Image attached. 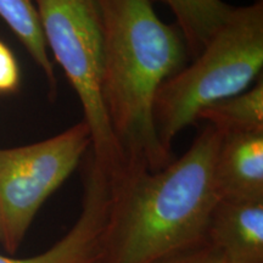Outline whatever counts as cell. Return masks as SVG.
I'll return each mask as SVG.
<instances>
[{
  "instance_id": "obj_1",
  "label": "cell",
  "mask_w": 263,
  "mask_h": 263,
  "mask_svg": "<svg viewBox=\"0 0 263 263\" xmlns=\"http://www.w3.org/2000/svg\"><path fill=\"white\" fill-rule=\"evenodd\" d=\"M223 134L211 124L178 160L159 171L114 176L103 263H157L207 242L219 195L215 162Z\"/></svg>"
},
{
  "instance_id": "obj_2",
  "label": "cell",
  "mask_w": 263,
  "mask_h": 263,
  "mask_svg": "<svg viewBox=\"0 0 263 263\" xmlns=\"http://www.w3.org/2000/svg\"><path fill=\"white\" fill-rule=\"evenodd\" d=\"M103 22V98L123 172L159 171L172 153L157 136V91L185 66L188 49L178 27L157 17L150 0H98Z\"/></svg>"
},
{
  "instance_id": "obj_3",
  "label": "cell",
  "mask_w": 263,
  "mask_h": 263,
  "mask_svg": "<svg viewBox=\"0 0 263 263\" xmlns=\"http://www.w3.org/2000/svg\"><path fill=\"white\" fill-rule=\"evenodd\" d=\"M263 2L233 8L229 17L194 61L161 85L154 121L157 136L172 153V141L197 122L203 108L232 98L262 76Z\"/></svg>"
},
{
  "instance_id": "obj_4",
  "label": "cell",
  "mask_w": 263,
  "mask_h": 263,
  "mask_svg": "<svg viewBox=\"0 0 263 263\" xmlns=\"http://www.w3.org/2000/svg\"><path fill=\"white\" fill-rule=\"evenodd\" d=\"M47 48L61 66L83 108L91 159L111 173L123 162L103 98L104 37L98 0H34Z\"/></svg>"
},
{
  "instance_id": "obj_5",
  "label": "cell",
  "mask_w": 263,
  "mask_h": 263,
  "mask_svg": "<svg viewBox=\"0 0 263 263\" xmlns=\"http://www.w3.org/2000/svg\"><path fill=\"white\" fill-rule=\"evenodd\" d=\"M90 147L84 121L49 139L0 149V244L14 254L39 209Z\"/></svg>"
},
{
  "instance_id": "obj_6",
  "label": "cell",
  "mask_w": 263,
  "mask_h": 263,
  "mask_svg": "<svg viewBox=\"0 0 263 263\" xmlns=\"http://www.w3.org/2000/svg\"><path fill=\"white\" fill-rule=\"evenodd\" d=\"M114 176L90 157L77 221L50 249L28 258L0 255V263H103L112 207Z\"/></svg>"
},
{
  "instance_id": "obj_7",
  "label": "cell",
  "mask_w": 263,
  "mask_h": 263,
  "mask_svg": "<svg viewBox=\"0 0 263 263\" xmlns=\"http://www.w3.org/2000/svg\"><path fill=\"white\" fill-rule=\"evenodd\" d=\"M206 239L218 250L223 263H263V200H219Z\"/></svg>"
},
{
  "instance_id": "obj_8",
  "label": "cell",
  "mask_w": 263,
  "mask_h": 263,
  "mask_svg": "<svg viewBox=\"0 0 263 263\" xmlns=\"http://www.w3.org/2000/svg\"><path fill=\"white\" fill-rule=\"evenodd\" d=\"M215 182L221 200H263V132L223 134Z\"/></svg>"
},
{
  "instance_id": "obj_9",
  "label": "cell",
  "mask_w": 263,
  "mask_h": 263,
  "mask_svg": "<svg viewBox=\"0 0 263 263\" xmlns=\"http://www.w3.org/2000/svg\"><path fill=\"white\" fill-rule=\"evenodd\" d=\"M172 10L188 52L197 57L233 11L222 0H150Z\"/></svg>"
},
{
  "instance_id": "obj_10",
  "label": "cell",
  "mask_w": 263,
  "mask_h": 263,
  "mask_svg": "<svg viewBox=\"0 0 263 263\" xmlns=\"http://www.w3.org/2000/svg\"><path fill=\"white\" fill-rule=\"evenodd\" d=\"M209 122L222 134L263 132V78L250 89L203 108L197 121Z\"/></svg>"
},
{
  "instance_id": "obj_11",
  "label": "cell",
  "mask_w": 263,
  "mask_h": 263,
  "mask_svg": "<svg viewBox=\"0 0 263 263\" xmlns=\"http://www.w3.org/2000/svg\"><path fill=\"white\" fill-rule=\"evenodd\" d=\"M0 17L15 33L47 78L50 93H57L54 64L49 58L47 44L34 0H0Z\"/></svg>"
},
{
  "instance_id": "obj_12",
  "label": "cell",
  "mask_w": 263,
  "mask_h": 263,
  "mask_svg": "<svg viewBox=\"0 0 263 263\" xmlns=\"http://www.w3.org/2000/svg\"><path fill=\"white\" fill-rule=\"evenodd\" d=\"M20 67L15 55L0 41V95L12 94L20 87Z\"/></svg>"
},
{
  "instance_id": "obj_13",
  "label": "cell",
  "mask_w": 263,
  "mask_h": 263,
  "mask_svg": "<svg viewBox=\"0 0 263 263\" xmlns=\"http://www.w3.org/2000/svg\"><path fill=\"white\" fill-rule=\"evenodd\" d=\"M157 263H223V258L215 246L209 242L188 250Z\"/></svg>"
}]
</instances>
